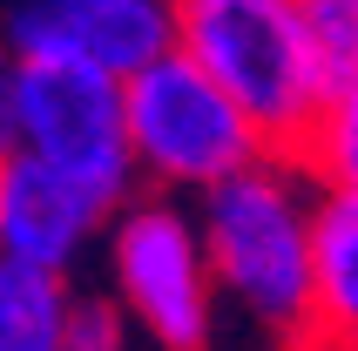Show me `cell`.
<instances>
[{"label": "cell", "instance_id": "6da1fadb", "mask_svg": "<svg viewBox=\"0 0 358 351\" xmlns=\"http://www.w3.org/2000/svg\"><path fill=\"white\" fill-rule=\"evenodd\" d=\"M176 48L257 122L264 149L298 162L324 115L304 0H176Z\"/></svg>", "mask_w": 358, "mask_h": 351}, {"label": "cell", "instance_id": "7a4b0ae2", "mask_svg": "<svg viewBox=\"0 0 358 351\" xmlns=\"http://www.w3.org/2000/svg\"><path fill=\"white\" fill-rule=\"evenodd\" d=\"M298 162H257L237 182L203 196V243L210 271L243 311L264 324L311 331L318 304V203L298 189Z\"/></svg>", "mask_w": 358, "mask_h": 351}, {"label": "cell", "instance_id": "3957f363", "mask_svg": "<svg viewBox=\"0 0 358 351\" xmlns=\"http://www.w3.org/2000/svg\"><path fill=\"white\" fill-rule=\"evenodd\" d=\"M0 136L7 156L81 182L108 210H129L136 189V142H129V88L75 61H7L0 81Z\"/></svg>", "mask_w": 358, "mask_h": 351}, {"label": "cell", "instance_id": "277c9868", "mask_svg": "<svg viewBox=\"0 0 358 351\" xmlns=\"http://www.w3.org/2000/svg\"><path fill=\"white\" fill-rule=\"evenodd\" d=\"M129 88V142H136V169L156 189H223L243 169L271 162L257 122L203 75L196 61L162 55L156 68H142Z\"/></svg>", "mask_w": 358, "mask_h": 351}, {"label": "cell", "instance_id": "5b68a950", "mask_svg": "<svg viewBox=\"0 0 358 351\" xmlns=\"http://www.w3.org/2000/svg\"><path fill=\"white\" fill-rule=\"evenodd\" d=\"M108 243H115V291L129 304V317L149 331V345L203 351V338H210V291H217L203 223L182 216L169 196H136L115 216Z\"/></svg>", "mask_w": 358, "mask_h": 351}, {"label": "cell", "instance_id": "8992f818", "mask_svg": "<svg viewBox=\"0 0 358 351\" xmlns=\"http://www.w3.org/2000/svg\"><path fill=\"white\" fill-rule=\"evenodd\" d=\"M176 55V0H27L14 14V61H75L136 81Z\"/></svg>", "mask_w": 358, "mask_h": 351}, {"label": "cell", "instance_id": "52a82bcc", "mask_svg": "<svg viewBox=\"0 0 358 351\" xmlns=\"http://www.w3.org/2000/svg\"><path fill=\"white\" fill-rule=\"evenodd\" d=\"M108 216L101 196H88L81 182L41 169L27 156L0 162V264H27V271H68L75 250L95 236V223Z\"/></svg>", "mask_w": 358, "mask_h": 351}, {"label": "cell", "instance_id": "ba28073f", "mask_svg": "<svg viewBox=\"0 0 358 351\" xmlns=\"http://www.w3.org/2000/svg\"><path fill=\"white\" fill-rule=\"evenodd\" d=\"M311 338L358 351V196H318V304Z\"/></svg>", "mask_w": 358, "mask_h": 351}, {"label": "cell", "instance_id": "9c48e42d", "mask_svg": "<svg viewBox=\"0 0 358 351\" xmlns=\"http://www.w3.org/2000/svg\"><path fill=\"white\" fill-rule=\"evenodd\" d=\"M75 297L55 271L0 264V351H68Z\"/></svg>", "mask_w": 358, "mask_h": 351}, {"label": "cell", "instance_id": "30bf717a", "mask_svg": "<svg viewBox=\"0 0 358 351\" xmlns=\"http://www.w3.org/2000/svg\"><path fill=\"white\" fill-rule=\"evenodd\" d=\"M298 169L311 176L324 196H358V88L324 101V115H318V129H311V142H304Z\"/></svg>", "mask_w": 358, "mask_h": 351}, {"label": "cell", "instance_id": "8fae6325", "mask_svg": "<svg viewBox=\"0 0 358 351\" xmlns=\"http://www.w3.org/2000/svg\"><path fill=\"white\" fill-rule=\"evenodd\" d=\"M311 14V55H318L324 95L358 88V0H304Z\"/></svg>", "mask_w": 358, "mask_h": 351}, {"label": "cell", "instance_id": "7c38bea8", "mask_svg": "<svg viewBox=\"0 0 358 351\" xmlns=\"http://www.w3.org/2000/svg\"><path fill=\"white\" fill-rule=\"evenodd\" d=\"M68 351H122V311L108 297H75V311H68Z\"/></svg>", "mask_w": 358, "mask_h": 351}]
</instances>
